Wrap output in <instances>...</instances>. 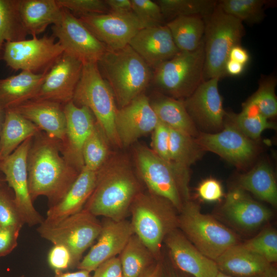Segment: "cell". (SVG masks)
Listing matches in <instances>:
<instances>
[{"label": "cell", "instance_id": "obj_20", "mask_svg": "<svg viewBox=\"0 0 277 277\" xmlns=\"http://www.w3.org/2000/svg\"><path fill=\"white\" fill-rule=\"evenodd\" d=\"M195 140L203 150L214 152L238 165L246 163L254 154L253 143L234 125H226L215 133H201Z\"/></svg>", "mask_w": 277, "mask_h": 277}, {"label": "cell", "instance_id": "obj_21", "mask_svg": "<svg viewBox=\"0 0 277 277\" xmlns=\"http://www.w3.org/2000/svg\"><path fill=\"white\" fill-rule=\"evenodd\" d=\"M164 242L173 262L181 270L194 277L216 276L219 270L215 261L202 254L177 228Z\"/></svg>", "mask_w": 277, "mask_h": 277}, {"label": "cell", "instance_id": "obj_2", "mask_svg": "<svg viewBox=\"0 0 277 277\" xmlns=\"http://www.w3.org/2000/svg\"><path fill=\"white\" fill-rule=\"evenodd\" d=\"M27 169L32 202L45 196L49 207L63 197L80 172L62 155L60 142L42 132L33 138L28 154Z\"/></svg>", "mask_w": 277, "mask_h": 277}, {"label": "cell", "instance_id": "obj_19", "mask_svg": "<svg viewBox=\"0 0 277 277\" xmlns=\"http://www.w3.org/2000/svg\"><path fill=\"white\" fill-rule=\"evenodd\" d=\"M220 79L215 77L204 81L189 96L183 100L194 123L209 130L220 129L226 114L219 90Z\"/></svg>", "mask_w": 277, "mask_h": 277}, {"label": "cell", "instance_id": "obj_53", "mask_svg": "<svg viewBox=\"0 0 277 277\" xmlns=\"http://www.w3.org/2000/svg\"><path fill=\"white\" fill-rule=\"evenodd\" d=\"M163 267L160 263L153 264L140 277H161Z\"/></svg>", "mask_w": 277, "mask_h": 277}, {"label": "cell", "instance_id": "obj_33", "mask_svg": "<svg viewBox=\"0 0 277 277\" xmlns=\"http://www.w3.org/2000/svg\"><path fill=\"white\" fill-rule=\"evenodd\" d=\"M118 258L123 277H140L155 260L135 234L129 239Z\"/></svg>", "mask_w": 277, "mask_h": 277}, {"label": "cell", "instance_id": "obj_16", "mask_svg": "<svg viewBox=\"0 0 277 277\" xmlns=\"http://www.w3.org/2000/svg\"><path fill=\"white\" fill-rule=\"evenodd\" d=\"M66 120L64 140L60 142L64 159L80 171L84 166L83 148L96 121L92 112L85 106H77L72 101L64 105Z\"/></svg>", "mask_w": 277, "mask_h": 277}, {"label": "cell", "instance_id": "obj_6", "mask_svg": "<svg viewBox=\"0 0 277 277\" xmlns=\"http://www.w3.org/2000/svg\"><path fill=\"white\" fill-rule=\"evenodd\" d=\"M72 102L77 106L89 108L110 144L122 148L115 125L118 108L113 91L102 76L97 63L83 64Z\"/></svg>", "mask_w": 277, "mask_h": 277}, {"label": "cell", "instance_id": "obj_58", "mask_svg": "<svg viewBox=\"0 0 277 277\" xmlns=\"http://www.w3.org/2000/svg\"><path fill=\"white\" fill-rule=\"evenodd\" d=\"M6 183L5 177L3 173L0 171V184Z\"/></svg>", "mask_w": 277, "mask_h": 277}, {"label": "cell", "instance_id": "obj_23", "mask_svg": "<svg viewBox=\"0 0 277 277\" xmlns=\"http://www.w3.org/2000/svg\"><path fill=\"white\" fill-rule=\"evenodd\" d=\"M33 123L48 136L62 142L66 120L64 105L52 101L32 99L12 109Z\"/></svg>", "mask_w": 277, "mask_h": 277}, {"label": "cell", "instance_id": "obj_52", "mask_svg": "<svg viewBox=\"0 0 277 277\" xmlns=\"http://www.w3.org/2000/svg\"><path fill=\"white\" fill-rule=\"evenodd\" d=\"M244 65L235 61L228 59L225 65V72L231 75H238L244 70Z\"/></svg>", "mask_w": 277, "mask_h": 277}, {"label": "cell", "instance_id": "obj_13", "mask_svg": "<svg viewBox=\"0 0 277 277\" xmlns=\"http://www.w3.org/2000/svg\"><path fill=\"white\" fill-rule=\"evenodd\" d=\"M52 35L64 49V52L83 64L96 63L107 50L81 21L68 10L63 8L61 20L51 26Z\"/></svg>", "mask_w": 277, "mask_h": 277}, {"label": "cell", "instance_id": "obj_30", "mask_svg": "<svg viewBox=\"0 0 277 277\" xmlns=\"http://www.w3.org/2000/svg\"><path fill=\"white\" fill-rule=\"evenodd\" d=\"M150 102L159 121L170 128L195 138L197 137L199 133L195 124L183 100L162 95Z\"/></svg>", "mask_w": 277, "mask_h": 277}, {"label": "cell", "instance_id": "obj_45", "mask_svg": "<svg viewBox=\"0 0 277 277\" xmlns=\"http://www.w3.org/2000/svg\"><path fill=\"white\" fill-rule=\"evenodd\" d=\"M47 259L49 266L55 271L64 272L76 267L71 252L67 248L62 245H53L48 252Z\"/></svg>", "mask_w": 277, "mask_h": 277}, {"label": "cell", "instance_id": "obj_51", "mask_svg": "<svg viewBox=\"0 0 277 277\" xmlns=\"http://www.w3.org/2000/svg\"><path fill=\"white\" fill-rule=\"evenodd\" d=\"M229 59L244 65L248 62L249 56L248 52L239 45L234 46L231 49Z\"/></svg>", "mask_w": 277, "mask_h": 277}, {"label": "cell", "instance_id": "obj_40", "mask_svg": "<svg viewBox=\"0 0 277 277\" xmlns=\"http://www.w3.org/2000/svg\"><path fill=\"white\" fill-rule=\"evenodd\" d=\"M242 245L247 249L263 257L270 264L277 261V233L274 229L265 228Z\"/></svg>", "mask_w": 277, "mask_h": 277}, {"label": "cell", "instance_id": "obj_38", "mask_svg": "<svg viewBox=\"0 0 277 277\" xmlns=\"http://www.w3.org/2000/svg\"><path fill=\"white\" fill-rule=\"evenodd\" d=\"M232 118L233 125L249 138H258L265 130L275 128L274 124L262 115L249 100L244 105L242 111Z\"/></svg>", "mask_w": 277, "mask_h": 277}, {"label": "cell", "instance_id": "obj_48", "mask_svg": "<svg viewBox=\"0 0 277 277\" xmlns=\"http://www.w3.org/2000/svg\"><path fill=\"white\" fill-rule=\"evenodd\" d=\"M197 192L202 200L208 202L216 201L223 196L221 184L213 179L203 181L197 188Z\"/></svg>", "mask_w": 277, "mask_h": 277}, {"label": "cell", "instance_id": "obj_1", "mask_svg": "<svg viewBox=\"0 0 277 277\" xmlns=\"http://www.w3.org/2000/svg\"><path fill=\"white\" fill-rule=\"evenodd\" d=\"M133 167L126 154L112 152L97 171L95 187L84 208L96 216L125 219L133 200L142 191Z\"/></svg>", "mask_w": 277, "mask_h": 277}, {"label": "cell", "instance_id": "obj_28", "mask_svg": "<svg viewBox=\"0 0 277 277\" xmlns=\"http://www.w3.org/2000/svg\"><path fill=\"white\" fill-rule=\"evenodd\" d=\"M19 11L25 29L33 37L59 23L63 8L56 0H19Z\"/></svg>", "mask_w": 277, "mask_h": 277}, {"label": "cell", "instance_id": "obj_44", "mask_svg": "<svg viewBox=\"0 0 277 277\" xmlns=\"http://www.w3.org/2000/svg\"><path fill=\"white\" fill-rule=\"evenodd\" d=\"M62 8L70 11L74 16L104 14L109 12L105 0H56Z\"/></svg>", "mask_w": 277, "mask_h": 277}, {"label": "cell", "instance_id": "obj_15", "mask_svg": "<svg viewBox=\"0 0 277 277\" xmlns=\"http://www.w3.org/2000/svg\"><path fill=\"white\" fill-rule=\"evenodd\" d=\"M133 234L130 221L106 218L102 222L96 243L91 246L76 268L89 272L94 271L104 262L120 254Z\"/></svg>", "mask_w": 277, "mask_h": 277}, {"label": "cell", "instance_id": "obj_49", "mask_svg": "<svg viewBox=\"0 0 277 277\" xmlns=\"http://www.w3.org/2000/svg\"><path fill=\"white\" fill-rule=\"evenodd\" d=\"M92 277H123L118 257L112 258L98 266Z\"/></svg>", "mask_w": 277, "mask_h": 277}, {"label": "cell", "instance_id": "obj_43", "mask_svg": "<svg viewBox=\"0 0 277 277\" xmlns=\"http://www.w3.org/2000/svg\"><path fill=\"white\" fill-rule=\"evenodd\" d=\"M132 11L143 28L163 25L164 17L156 2L151 0H131Z\"/></svg>", "mask_w": 277, "mask_h": 277}, {"label": "cell", "instance_id": "obj_55", "mask_svg": "<svg viewBox=\"0 0 277 277\" xmlns=\"http://www.w3.org/2000/svg\"><path fill=\"white\" fill-rule=\"evenodd\" d=\"M259 277H277L276 269L270 264Z\"/></svg>", "mask_w": 277, "mask_h": 277}, {"label": "cell", "instance_id": "obj_27", "mask_svg": "<svg viewBox=\"0 0 277 277\" xmlns=\"http://www.w3.org/2000/svg\"><path fill=\"white\" fill-rule=\"evenodd\" d=\"M214 261L219 270L236 277H259L271 264L238 244L228 248Z\"/></svg>", "mask_w": 277, "mask_h": 277}, {"label": "cell", "instance_id": "obj_41", "mask_svg": "<svg viewBox=\"0 0 277 277\" xmlns=\"http://www.w3.org/2000/svg\"><path fill=\"white\" fill-rule=\"evenodd\" d=\"M275 85L276 80L274 77H268L264 79L258 90L249 99L259 112L268 119L276 116L277 114Z\"/></svg>", "mask_w": 277, "mask_h": 277}, {"label": "cell", "instance_id": "obj_3", "mask_svg": "<svg viewBox=\"0 0 277 277\" xmlns=\"http://www.w3.org/2000/svg\"><path fill=\"white\" fill-rule=\"evenodd\" d=\"M134 167L147 191L169 201L180 211L189 200V169L166 161L143 144L133 150Z\"/></svg>", "mask_w": 277, "mask_h": 277}, {"label": "cell", "instance_id": "obj_17", "mask_svg": "<svg viewBox=\"0 0 277 277\" xmlns=\"http://www.w3.org/2000/svg\"><path fill=\"white\" fill-rule=\"evenodd\" d=\"M159 122L150 100L144 93L118 108L115 125L122 148L133 144L141 136L152 132Z\"/></svg>", "mask_w": 277, "mask_h": 277}, {"label": "cell", "instance_id": "obj_14", "mask_svg": "<svg viewBox=\"0 0 277 277\" xmlns=\"http://www.w3.org/2000/svg\"><path fill=\"white\" fill-rule=\"evenodd\" d=\"M108 50H116L128 45L143 27L133 12L126 14L112 13L95 14L78 17Z\"/></svg>", "mask_w": 277, "mask_h": 277}, {"label": "cell", "instance_id": "obj_8", "mask_svg": "<svg viewBox=\"0 0 277 277\" xmlns=\"http://www.w3.org/2000/svg\"><path fill=\"white\" fill-rule=\"evenodd\" d=\"M178 227L202 254L215 261L238 244L236 235L212 216L203 214L196 203L188 200L179 211Z\"/></svg>", "mask_w": 277, "mask_h": 277}, {"label": "cell", "instance_id": "obj_5", "mask_svg": "<svg viewBox=\"0 0 277 277\" xmlns=\"http://www.w3.org/2000/svg\"><path fill=\"white\" fill-rule=\"evenodd\" d=\"M176 208L166 199L148 191H141L129 209L134 233L159 259L162 244L166 236L178 227Z\"/></svg>", "mask_w": 277, "mask_h": 277}, {"label": "cell", "instance_id": "obj_59", "mask_svg": "<svg viewBox=\"0 0 277 277\" xmlns=\"http://www.w3.org/2000/svg\"><path fill=\"white\" fill-rule=\"evenodd\" d=\"M161 277H180V276L177 275H175L174 274H172V273H170L169 274L163 275V272Z\"/></svg>", "mask_w": 277, "mask_h": 277}, {"label": "cell", "instance_id": "obj_57", "mask_svg": "<svg viewBox=\"0 0 277 277\" xmlns=\"http://www.w3.org/2000/svg\"><path fill=\"white\" fill-rule=\"evenodd\" d=\"M215 277H232V276L226 274V273H224L219 271Z\"/></svg>", "mask_w": 277, "mask_h": 277}, {"label": "cell", "instance_id": "obj_12", "mask_svg": "<svg viewBox=\"0 0 277 277\" xmlns=\"http://www.w3.org/2000/svg\"><path fill=\"white\" fill-rule=\"evenodd\" d=\"M33 138L25 141L0 161V171L13 192L15 202L25 224L29 226L40 225L45 220L33 206L29 190L27 158Z\"/></svg>", "mask_w": 277, "mask_h": 277}, {"label": "cell", "instance_id": "obj_42", "mask_svg": "<svg viewBox=\"0 0 277 277\" xmlns=\"http://www.w3.org/2000/svg\"><path fill=\"white\" fill-rule=\"evenodd\" d=\"M25 224L7 183L0 184V226L22 228Z\"/></svg>", "mask_w": 277, "mask_h": 277}, {"label": "cell", "instance_id": "obj_36", "mask_svg": "<svg viewBox=\"0 0 277 277\" xmlns=\"http://www.w3.org/2000/svg\"><path fill=\"white\" fill-rule=\"evenodd\" d=\"M110 145L104 131L96 122L83 146L82 154L84 166L91 170L97 171L112 153L110 150Z\"/></svg>", "mask_w": 277, "mask_h": 277}, {"label": "cell", "instance_id": "obj_18", "mask_svg": "<svg viewBox=\"0 0 277 277\" xmlns=\"http://www.w3.org/2000/svg\"><path fill=\"white\" fill-rule=\"evenodd\" d=\"M83 66L81 61L64 52L48 71L33 99L52 101L64 105L72 101Z\"/></svg>", "mask_w": 277, "mask_h": 277}, {"label": "cell", "instance_id": "obj_10", "mask_svg": "<svg viewBox=\"0 0 277 277\" xmlns=\"http://www.w3.org/2000/svg\"><path fill=\"white\" fill-rule=\"evenodd\" d=\"M101 228L102 222L97 216L83 208L62 219L44 220L37 231L41 237L53 245H62L67 248L77 267L84 252L97 239Z\"/></svg>", "mask_w": 277, "mask_h": 277}, {"label": "cell", "instance_id": "obj_29", "mask_svg": "<svg viewBox=\"0 0 277 277\" xmlns=\"http://www.w3.org/2000/svg\"><path fill=\"white\" fill-rule=\"evenodd\" d=\"M42 131L16 111H5L0 133V161L10 155L25 141Z\"/></svg>", "mask_w": 277, "mask_h": 277}, {"label": "cell", "instance_id": "obj_37", "mask_svg": "<svg viewBox=\"0 0 277 277\" xmlns=\"http://www.w3.org/2000/svg\"><path fill=\"white\" fill-rule=\"evenodd\" d=\"M164 19L170 21L179 16H200L206 18L213 11L217 2L212 0H159Z\"/></svg>", "mask_w": 277, "mask_h": 277}, {"label": "cell", "instance_id": "obj_54", "mask_svg": "<svg viewBox=\"0 0 277 277\" xmlns=\"http://www.w3.org/2000/svg\"><path fill=\"white\" fill-rule=\"evenodd\" d=\"M90 273L84 270H79L75 272H67L55 271L54 277H92Z\"/></svg>", "mask_w": 277, "mask_h": 277}, {"label": "cell", "instance_id": "obj_39", "mask_svg": "<svg viewBox=\"0 0 277 277\" xmlns=\"http://www.w3.org/2000/svg\"><path fill=\"white\" fill-rule=\"evenodd\" d=\"M219 4L226 13L249 24L260 23L264 18V0H222Z\"/></svg>", "mask_w": 277, "mask_h": 277}, {"label": "cell", "instance_id": "obj_4", "mask_svg": "<svg viewBox=\"0 0 277 277\" xmlns=\"http://www.w3.org/2000/svg\"><path fill=\"white\" fill-rule=\"evenodd\" d=\"M97 65L113 91L118 108L143 94L152 78L151 68L129 45L116 50L107 49Z\"/></svg>", "mask_w": 277, "mask_h": 277}, {"label": "cell", "instance_id": "obj_32", "mask_svg": "<svg viewBox=\"0 0 277 277\" xmlns=\"http://www.w3.org/2000/svg\"><path fill=\"white\" fill-rule=\"evenodd\" d=\"M240 187L273 206L277 204V187L273 170L266 163H262L241 176Z\"/></svg>", "mask_w": 277, "mask_h": 277}, {"label": "cell", "instance_id": "obj_26", "mask_svg": "<svg viewBox=\"0 0 277 277\" xmlns=\"http://www.w3.org/2000/svg\"><path fill=\"white\" fill-rule=\"evenodd\" d=\"M48 72L34 73L22 71L19 74L0 78V105L5 111L33 99Z\"/></svg>", "mask_w": 277, "mask_h": 277}, {"label": "cell", "instance_id": "obj_9", "mask_svg": "<svg viewBox=\"0 0 277 277\" xmlns=\"http://www.w3.org/2000/svg\"><path fill=\"white\" fill-rule=\"evenodd\" d=\"M204 61L203 41L196 50L180 51L158 66L153 70L151 81L168 96L185 100L204 81Z\"/></svg>", "mask_w": 277, "mask_h": 277}, {"label": "cell", "instance_id": "obj_60", "mask_svg": "<svg viewBox=\"0 0 277 277\" xmlns=\"http://www.w3.org/2000/svg\"><path fill=\"white\" fill-rule=\"evenodd\" d=\"M21 277H23V276H21Z\"/></svg>", "mask_w": 277, "mask_h": 277}, {"label": "cell", "instance_id": "obj_22", "mask_svg": "<svg viewBox=\"0 0 277 277\" xmlns=\"http://www.w3.org/2000/svg\"><path fill=\"white\" fill-rule=\"evenodd\" d=\"M128 45L153 70L180 52L166 25L141 29Z\"/></svg>", "mask_w": 277, "mask_h": 277}, {"label": "cell", "instance_id": "obj_7", "mask_svg": "<svg viewBox=\"0 0 277 277\" xmlns=\"http://www.w3.org/2000/svg\"><path fill=\"white\" fill-rule=\"evenodd\" d=\"M204 21V81L220 78L226 74L225 65L230 51L234 46L239 45L244 29L242 22L225 13L218 2Z\"/></svg>", "mask_w": 277, "mask_h": 277}, {"label": "cell", "instance_id": "obj_46", "mask_svg": "<svg viewBox=\"0 0 277 277\" xmlns=\"http://www.w3.org/2000/svg\"><path fill=\"white\" fill-rule=\"evenodd\" d=\"M152 141L153 151L163 160L170 162L169 156L170 128L159 122L153 130Z\"/></svg>", "mask_w": 277, "mask_h": 277}, {"label": "cell", "instance_id": "obj_34", "mask_svg": "<svg viewBox=\"0 0 277 277\" xmlns=\"http://www.w3.org/2000/svg\"><path fill=\"white\" fill-rule=\"evenodd\" d=\"M19 0H0V62L6 42L26 39L28 35L19 14Z\"/></svg>", "mask_w": 277, "mask_h": 277}, {"label": "cell", "instance_id": "obj_25", "mask_svg": "<svg viewBox=\"0 0 277 277\" xmlns=\"http://www.w3.org/2000/svg\"><path fill=\"white\" fill-rule=\"evenodd\" d=\"M97 171L85 166L63 197L49 207L46 221H56L75 214L84 208L95 187Z\"/></svg>", "mask_w": 277, "mask_h": 277}, {"label": "cell", "instance_id": "obj_31", "mask_svg": "<svg viewBox=\"0 0 277 277\" xmlns=\"http://www.w3.org/2000/svg\"><path fill=\"white\" fill-rule=\"evenodd\" d=\"M166 25L180 51H193L203 41L205 23L201 16H179L169 21Z\"/></svg>", "mask_w": 277, "mask_h": 277}, {"label": "cell", "instance_id": "obj_11", "mask_svg": "<svg viewBox=\"0 0 277 277\" xmlns=\"http://www.w3.org/2000/svg\"><path fill=\"white\" fill-rule=\"evenodd\" d=\"M53 36L9 42L4 44L2 60L11 69L34 73L48 72L64 53L60 43Z\"/></svg>", "mask_w": 277, "mask_h": 277}, {"label": "cell", "instance_id": "obj_50", "mask_svg": "<svg viewBox=\"0 0 277 277\" xmlns=\"http://www.w3.org/2000/svg\"><path fill=\"white\" fill-rule=\"evenodd\" d=\"M110 13L126 14L133 12L131 0H105Z\"/></svg>", "mask_w": 277, "mask_h": 277}, {"label": "cell", "instance_id": "obj_56", "mask_svg": "<svg viewBox=\"0 0 277 277\" xmlns=\"http://www.w3.org/2000/svg\"><path fill=\"white\" fill-rule=\"evenodd\" d=\"M5 115V110L2 108L0 105V133L2 128Z\"/></svg>", "mask_w": 277, "mask_h": 277}, {"label": "cell", "instance_id": "obj_24", "mask_svg": "<svg viewBox=\"0 0 277 277\" xmlns=\"http://www.w3.org/2000/svg\"><path fill=\"white\" fill-rule=\"evenodd\" d=\"M223 211L235 224L245 229L259 227L272 214L270 209L253 200L240 187L232 189L227 194Z\"/></svg>", "mask_w": 277, "mask_h": 277}, {"label": "cell", "instance_id": "obj_47", "mask_svg": "<svg viewBox=\"0 0 277 277\" xmlns=\"http://www.w3.org/2000/svg\"><path fill=\"white\" fill-rule=\"evenodd\" d=\"M21 229L0 226V257L9 254L16 247Z\"/></svg>", "mask_w": 277, "mask_h": 277}, {"label": "cell", "instance_id": "obj_35", "mask_svg": "<svg viewBox=\"0 0 277 277\" xmlns=\"http://www.w3.org/2000/svg\"><path fill=\"white\" fill-rule=\"evenodd\" d=\"M203 151L195 137L170 128V162L189 169L191 165L201 157Z\"/></svg>", "mask_w": 277, "mask_h": 277}]
</instances>
